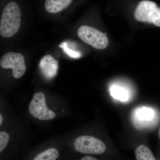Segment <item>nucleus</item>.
I'll return each mask as SVG.
<instances>
[{
    "mask_svg": "<svg viewBox=\"0 0 160 160\" xmlns=\"http://www.w3.org/2000/svg\"><path fill=\"white\" fill-rule=\"evenodd\" d=\"M21 12L19 6L15 2H10L3 9L0 22V34L9 38L15 35L20 29Z\"/></svg>",
    "mask_w": 160,
    "mask_h": 160,
    "instance_id": "1",
    "label": "nucleus"
},
{
    "mask_svg": "<svg viewBox=\"0 0 160 160\" xmlns=\"http://www.w3.org/2000/svg\"><path fill=\"white\" fill-rule=\"evenodd\" d=\"M134 15L139 22L152 23L160 27V8L154 2L148 0L141 1L136 8Z\"/></svg>",
    "mask_w": 160,
    "mask_h": 160,
    "instance_id": "2",
    "label": "nucleus"
},
{
    "mask_svg": "<svg viewBox=\"0 0 160 160\" xmlns=\"http://www.w3.org/2000/svg\"><path fill=\"white\" fill-rule=\"evenodd\" d=\"M78 35L82 41L95 49H105L109 44V40L105 33L90 26H81L78 29Z\"/></svg>",
    "mask_w": 160,
    "mask_h": 160,
    "instance_id": "3",
    "label": "nucleus"
},
{
    "mask_svg": "<svg viewBox=\"0 0 160 160\" xmlns=\"http://www.w3.org/2000/svg\"><path fill=\"white\" fill-rule=\"evenodd\" d=\"M73 146L77 151L85 154L100 155L106 149V145L102 141L90 136H81L77 138Z\"/></svg>",
    "mask_w": 160,
    "mask_h": 160,
    "instance_id": "4",
    "label": "nucleus"
},
{
    "mask_svg": "<svg viewBox=\"0 0 160 160\" xmlns=\"http://www.w3.org/2000/svg\"><path fill=\"white\" fill-rule=\"evenodd\" d=\"M0 65L3 69H12V76L15 78L22 77L26 72L25 58L21 53L7 52L1 58Z\"/></svg>",
    "mask_w": 160,
    "mask_h": 160,
    "instance_id": "5",
    "label": "nucleus"
},
{
    "mask_svg": "<svg viewBox=\"0 0 160 160\" xmlns=\"http://www.w3.org/2000/svg\"><path fill=\"white\" fill-rule=\"evenodd\" d=\"M29 111L32 117L42 121L52 119L55 117L53 112L46 106V97L42 92H38L33 96L29 105Z\"/></svg>",
    "mask_w": 160,
    "mask_h": 160,
    "instance_id": "6",
    "label": "nucleus"
},
{
    "mask_svg": "<svg viewBox=\"0 0 160 160\" xmlns=\"http://www.w3.org/2000/svg\"><path fill=\"white\" fill-rule=\"evenodd\" d=\"M155 111L149 107L142 106L135 109L132 113V121L139 128H144L155 122Z\"/></svg>",
    "mask_w": 160,
    "mask_h": 160,
    "instance_id": "7",
    "label": "nucleus"
},
{
    "mask_svg": "<svg viewBox=\"0 0 160 160\" xmlns=\"http://www.w3.org/2000/svg\"><path fill=\"white\" fill-rule=\"evenodd\" d=\"M39 67L46 78H51L57 73L58 63L52 56L46 55L40 60Z\"/></svg>",
    "mask_w": 160,
    "mask_h": 160,
    "instance_id": "8",
    "label": "nucleus"
},
{
    "mask_svg": "<svg viewBox=\"0 0 160 160\" xmlns=\"http://www.w3.org/2000/svg\"><path fill=\"white\" fill-rule=\"evenodd\" d=\"M72 1V0H46L45 9L49 13H58L66 9Z\"/></svg>",
    "mask_w": 160,
    "mask_h": 160,
    "instance_id": "9",
    "label": "nucleus"
},
{
    "mask_svg": "<svg viewBox=\"0 0 160 160\" xmlns=\"http://www.w3.org/2000/svg\"><path fill=\"white\" fill-rule=\"evenodd\" d=\"M110 92L114 98L122 102H126L129 98V93L127 89L118 85L112 86L110 88Z\"/></svg>",
    "mask_w": 160,
    "mask_h": 160,
    "instance_id": "10",
    "label": "nucleus"
},
{
    "mask_svg": "<svg viewBox=\"0 0 160 160\" xmlns=\"http://www.w3.org/2000/svg\"><path fill=\"white\" fill-rule=\"evenodd\" d=\"M135 154L137 160H156L151 150L145 145L138 146Z\"/></svg>",
    "mask_w": 160,
    "mask_h": 160,
    "instance_id": "11",
    "label": "nucleus"
},
{
    "mask_svg": "<svg viewBox=\"0 0 160 160\" xmlns=\"http://www.w3.org/2000/svg\"><path fill=\"white\" fill-rule=\"evenodd\" d=\"M59 152L55 148H49L39 153L32 160H56Z\"/></svg>",
    "mask_w": 160,
    "mask_h": 160,
    "instance_id": "12",
    "label": "nucleus"
},
{
    "mask_svg": "<svg viewBox=\"0 0 160 160\" xmlns=\"http://www.w3.org/2000/svg\"><path fill=\"white\" fill-rule=\"evenodd\" d=\"M59 46L62 49L63 52L68 55L69 57L75 59L79 58L81 57V53L79 52L72 50L69 48L68 44L66 42L61 43Z\"/></svg>",
    "mask_w": 160,
    "mask_h": 160,
    "instance_id": "13",
    "label": "nucleus"
},
{
    "mask_svg": "<svg viewBox=\"0 0 160 160\" xmlns=\"http://www.w3.org/2000/svg\"><path fill=\"white\" fill-rule=\"evenodd\" d=\"M9 140V135L5 131L0 132V152H2L6 148Z\"/></svg>",
    "mask_w": 160,
    "mask_h": 160,
    "instance_id": "14",
    "label": "nucleus"
},
{
    "mask_svg": "<svg viewBox=\"0 0 160 160\" xmlns=\"http://www.w3.org/2000/svg\"><path fill=\"white\" fill-rule=\"evenodd\" d=\"M81 160H98L97 159L91 156H86L81 159Z\"/></svg>",
    "mask_w": 160,
    "mask_h": 160,
    "instance_id": "15",
    "label": "nucleus"
},
{
    "mask_svg": "<svg viewBox=\"0 0 160 160\" xmlns=\"http://www.w3.org/2000/svg\"><path fill=\"white\" fill-rule=\"evenodd\" d=\"M3 122V117L2 116V114L0 115V125H2V123Z\"/></svg>",
    "mask_w": 160,
    "mask_h": 160,
    "instance_id": "16",
    "label": "nucleus"
},
{
    "mask_svg": "<svg viewBox=\"0 0 160 160\" xmlns=\"http://www.w3.org/2000/svg\"><path fill=\"white\" fill-rule=\"evenodd\" d=\"M158 134H159V137L160 139V127L159 129Z\"/></svg>",
    "mask_w": 160,
    "mask_h": 160,
    "instance_id": "17",
    "label": "nucleus"
}]
</instances>
